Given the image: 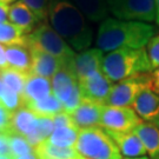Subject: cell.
I'll return each instance as SVG.
<instances>
[{"label": "cell", "instance_id": "obj_1", "mask_svg": "<svg viewBox=\"0 0 159 159\" xmlns=\"http://www.w3.org/2000/svg\"><path fill=\"white\" fill-rule=\"evenodd\" d=\"M48 21L72 50L83 52L91 46L93 31L71 0H50Z\"/></svg>", "mask_w": 159, "mask_h": 159}, {"label": "cell", "instance_id": "obj_2", "mask_svg": "<svg viewBox=\"0 0 159 159\" xmlns=\"http://www.w3.org/2000/svg\"><path fill=\"white\" fill-rule=\"evenodd\" d=\"M156 27L140 21H126L107 18L102 21L97 33V48L111 52L120 48L139 50L154 37Z\"/></svg>", "mask_w": 159, "mask_h": 159}, {"label": "cell", "instance_id": "obj_3", "mask_svg": "<svg viewBox=\"0 0 159 159\" xmlns=\"http://www.w3.org/2000/svg\"><path fill=\"white\" fill-rule=\"evenodd\" d=\"M102 71L111 81H121L137 74L151 73L152 67L145 48H120L104 56Z\"/></svg>", "mask_w": 159, "mask_h": 159}, {"label": "cell", "instance_id": "obj_4", "mask_svg": "<svg viewBox=\"0 0 159 159\" xmlns=\"http://www.w3.org/2000/svg\"><path fill=\"white\" fill-rule=\"evenodd\" d=\"M74 148L86 159H123L117 144L99 126L80 129Z\"/></svg>", "mask_w": 159, "mask_h": 159}, {"label": "cell", "instance_id": "obj_5", "mask_svg": "<svg viewBox=\"0 0 159 159\" xmlns=\"http://www.w3.org/2000/svg\"><path fill=\"white\" fill-rule=\"evenodd\" d=\"M52 94L63 104L64 112L71 114L81 102L78 77L74 70V61L65 64L52 77Z\"/></svg>", "mask_w": 159, "mask_h": 159}, {"label": "cell", "instance_id": "obj_6", "mask_svg": "<svg viewBox=\"0 0 159 159\" xmlns=\"http://www.w3.org/2000/svg\"><path fill=\"white\" fill-rule=\"evenodd\" d=\"M27 48L38 50L63 59L67 63L74 61L75 53L71 46L52 29L50 24H41L32 33L27 34Z\"/></svg>", "mask_w": 159, "mask_h": 159}, {"label": "cell", "instance_id": "obj_7", "mask_svg": "<svg viewBox=\"0 0 159 159\" xmlns=\"http://www.w3.org/2000/svg\"><path fill=\"white\" fill-rule=\"evenodd\" d=\"M146 87H153L151 73L137 74L134 77L118 81V84L112 86L104 105L118 107L132 106V102H134L138 93Z\"/></svg>", "mask_w": 159, "mask_h": 159}, {"label": "cell", "instance_id": "obj_8", "mask_svg": "<svg viewBox=\"0 0 159 159\" xmlns=\"http://www.w3.org/2000/svg\"><path fill=\"white\" fill-rule=\"evenodd\" d=\"M110 13L126 21L152 23L156 20V0H107Z\"/></svg>", "mask_w": 159, "mask_h": 159}, {"label": "cell", "instance_id": "obj_9", "mask_svg": "<svg viewBox=\"0 0 159 159\" xmlns=\"http://www.w3.org/2000/svg\"><path fill=\"white\" fill-rule=\"evenodd\" d=\"M142 123L134 110L130 106L118 107L104 105L99 126L106 131L131 132Z\"/></svg>", "mask_w": 159, "mask_h": 159}, {"label": "cell", "instance_id": "obj_10", "mask_svg": "<svg viewBox=\"0 0 159 159\" xmlns=\"http://www.w3.org/2000/svg\"><path fill=\"white\" fill-rule=\"evenodd\" d=\"M81 99L91 100L99 104H105L106 98L112 89V81L108 79L102 71L93 73L84 79L78 80Z\"/></svg>", "mask_w": 159, "mask_h": 159}, {"label": "cell", "instance_id": "obj_11", "mask_svg": "<svg viewBox=\"0 0 159 159\" xmlns=\"http://www.w3.org/2000/svg\"><path fill=\"white\" fill-rule=\"evenodd\" d=\"M132 108L140 119L154 123L159 117V93L153 87H146L138 93Z\"/></svg>", "mask_w": 159, "mask_h": 159}, {"label": "cell", "instance_id": "obj_12", "mask_svg": "<svg viewBox=\"0 0 159 159\" xmlns=\"http://www.w3.org/2000/svg\"><path fill=\"white\" fill-rule=\"evenodd\" d=\"M31 53V70L30 74L39 75L50 79L63 67L67 61L52 54L38 50H29ZM72 63V61H71Z\"/></svg>", "mask_w": 159, "mask_h": 159}, {"label": "cell", "instance_id": "obj_13", "mask_svg": "<svg viewBox=\"0 0 159 159\" xmlns=\"http://www.w3.org/2000/svg\"><path fill=\"white\" fill-rule=\"evenodd\" d=\"M104 54L99 48L86 50L75 54L74 57V70L78 80L84 79L93 73L102 71Z\"/></svg>", "mask_w": 159, "mask_h": 159}, {"label": "cell", "instance_id": "obj_14", "mask_svg": "<svg viewBox=\"0 0 159 159\" xmlns=\"http://www.w3.org/2000/svg\"><path fill=\"white\" fill-rule=\"evenodd\" d=\"M104 105L91 100L81 99V102L78 107L71 113L74 124L79 129H86L92 126H98L100 124L102 113Z\"/></svg>", "mask_w": 159, "mask_h": 159}, {"label": "cell", "instance_id": "obj_15", "mask_svg": "<svg viewBox=\"0 0 159 159\" xmlns=\"http://www.w3.org/2000/svg\"><path fill=\"white\" fill-rule=\"evenodd\" d=\"M106 132L117 144L121 156H125L126 158H136V157L146 156V150L133 131L131 132L106 131Z\"/></svg>", "mask_w": 159, "mask_h": 159}, {"label": "cell", "instance_id": "obj_16", "mask_svg": "<svg viewBox=\"0 0 159 159\" xmlns=\"http://www.w3.org/2000/svg\"><path fill=\"white\" fill-rule=\"evenodd\" d=\"M8 20L10 23L14 24L20 30H23L25 34L32 33L34 30L38 29L39 25H41L38 18L23 1H16L10 6Z\"/></svg>", "mask_w": 159, "mask_h": 159}, {"label": "cell", "instance_id": "obj_17", "mask_svg": "<svg viewBox=\"0 0 159 159\" xmlns=\"http://www.w3.org/2000/svg\"><path fill=\"white\" fill-rule=\"evenodd\" d=\"M146 150L150 159H159V129L153 123L143 121L133 130Z\"/></svg>", "mask_w": 159, "mask_h": 159}, {"label": "cell", "instance_id": "obj_18", "mask_svg": "<svg viewBox=\"0 0 159 159\" xmlns=\"http://www.w3.org/2000/svg\"><path fill=\"white\" fill-rule=\"evenodd\" d=\"M38 119H39V116H37L30 108H19L16 112H12L11 127H10L8 134H19L27 138L34 130Z\"/></svg>", "mask_w": 159, "mask_h": 159}, {"label": "cell", "instance_id": "obj_19", "mask_svg": "<svg viewBox=\"0 0 159 159\" xmlns=\"http://www.w3.org/2000/svg\"><path fill=\"white\" fill-rule=\"evenodd\" d=\"M50 94H52V85L50 79L30 74L23 93L25 105L29 102H39Z\"/></svg>", "mask_w": 159, "mask_h": 159}, {"label": "cell", "instance_id": "obj_20", "mask_svg": "<svg viewBox=\"0 0 159 159\" xmlns=\"http://www.w3.org/2000/svg\"><path fill=\"white\" fill-rule=\"evenodd\" d=\"M84 17L92 23H100L108 18L107 0H71Z\"/></svg>", "mask_w": 159, "mask_h": 159}, {"label": "cell", "instance_id": "obj_21", "mask_svg": "<svg viewBox=\"0 0 159 159\" xmlns=\"http://www.w3.org/2000/svg\"><path fill=\"white\" fill-rule=\"evenodd\" d=\"M34 156L37 159H70L80 154L73 148H58L45 140L34 146Z\"/></svg>", "mask_w": 159, "mask_h": 159}, {"label": "cell", "instance_id": "obj_22", "mask_svg": "<svg viewBox=\"0 0 159 159\" xmlns=\"http://www.w3.org/2000/svg\"><path fill=\"white\" fill-rule=\"evenodd\" d=\"M6 59L8 67L16 68L30 74L31 70V53L24 46H6Z\"/></svg>", "mask_w": 159, "mask_h": 159}, {"label": "cell", "instance_id": "obj_23", "mask_svg": "<svg viewBox=\"0 0 159 159\" xmlns=\"http://www.w3.org/2000/svg\"><path fill=\"white\" fill-rule=\"evenodd\" d=\"M25 107L30 108L39 117H47V118H53L54 116L64 111L63 104L53 94H50L39 102H29L25 105Z\"/></svg>", "mask_w": 159, "mask_h": 159}, {"label": "cell", "instance_id": "obj_24", "mask_svg": "<svg viewBox=\"0 0 159 159\" xmlns=\"http://www.w3.org/2000/svg\"><path fill=\"white\" fill-rule=\"evenodd\" d=\"M0 44L6 46L27 47V34L14 24L6 21L0 24Z\"/></svg>", "mask_w": 159, "mask_h": 159}, {"label": "cell", "instance_id": "obj_25", "mask_svg": "<svg viewBox=\"0 0 159 159\" xmlns=\"http://www.w3.org/2000/svg\"><path fill=\"white\" fill-rule=\"evenodd\" d=\"M80 129L78 126H64L54 129L47 142L58 148H73L78 140Z\"/></svg>", "mask_w": 159, "mask_h": 159}, {"label": "cell", "instance_id": "obj_26", "mask_svg": "<svg viewBox=\"0 0 159 159\" xmlns=\"http://www.w3.org/2000/svg\"><path fill=\"white\" fill-rule=\"evenodd\" d=\"M29 73L18 71L16 68L6 67L1 70L0 79L7 89H10L12 91L17 92V93L23 96L26 81L29 79Z\"/></svg>", "mask_w": 159, "mask_h": 159}, {"label": "cell", "instance_id": "obj_27", "mask_svg": "<svg viewBox=\"0 0 159 159\" xmlns=\"http://www.w3.org/2000/svg\"><path fill=\"white\" fill-rule=\"evenodd\" d=\"M54 130V124L52 118L47 117H39L38 123L32 131V133L30 134L26 139L32 146H37L40 143L45 142L48 139V137L52 134V132Z\"/></svg>", "mask_w": 159, "mask_h": 159}, {"label": "cell", "instance_id": "obj_28", "mask_svg": "<svg viewBox=\"0 0 159 159\" xmlns=\"http://www.w3.org/2000/svg\"><path fill=\"white\" fill-rule=\"evenodd\" d=\"M8 138V148H10V153L17 158L21 156L34 153L33 146L27 142V139L19 134H7Z\"/></svg>", "mask_w": 159, "mask_h": 159}, {"label": "cell", "instance_id": "obj_29", "mask_svg": "<svg viewBox=\"0 0 159 159\" xmlns=\"http://www.w3.org/2000/svg\"><path fill=\"white\" fill-rule=\"evenodd\" d=\"M0 104L10 112H16L17 110L25 107V102L21 94L12 91L5 86V91L2 93V97L0 99Z\"/></svg>", "mask_w": 159, "mask_h": 159}, {"label": "cell", "instance_id": "obj_30", "mask_svg": "<svg viewBox=\"0 0 159 159\" xmlns=\"http://www.w3.org/2000/svg\"><path fill=\"white\" fill-rule=\"evenodd\" d=\"M29 7L38 18L40 24H45L48 20V4L50 0H20Z\"/></svg>", "mask_w": 159, "mask_h": 159}, {"label": "cell", "instance_id": "obj_31", "mask_svg": "<svg viewBox=\"0 0 159 159\" xmlns=\"http://www.w3.org/2000/svg\"><path fill=\"white\" fill-rule=\"evenodd\" d=\"M148 57L151 64L152 71L159 67V34L152 37L146 45Z\"/></svg>", "mask_w": 159, "mask_h": 159}, {"label": "cell", "instance_id": "obj_32", "mask_svg": "<svg viewBox=\"0 0 159 159\" xmlns=\"http://www.w3.org/2000/svg\"><path fill=\"white\" fill-rule=\"evenodd\" d=\"M11 117H12V112L7 111L0 104V133H4V134H8L10 133Z\"/></svg>", "mask_w": 159, "mask_h": 159}, {"label": "cell", "instance_id": "obj_33", "mask_svg": "<svg viewBox=\"0 0 159 159\" xmlns=\"http://www.w3.org/2000/svg\"><path fill=\"white\" fill-rule=\"evenodd\" d=\"M53 124H54V129L58 127H64V126H77L74 124L73 118L71 114L66 113V112H60L57 116H54L53 118Z\"/></svg>", "mask_w": 159, "mask_h": 159}, {"label": "cell", "instance_id": "obj_34", "mask_svg": "<svg viewBox=\"0 0 159 159\" xmlns=\"http://www.w3.org/2000/svg\"><path fill=\"white\" fill-rule=\"evenodd\" d=\"M1 154H11L8 148V138L7 134L0 133V156Z\"/></svg>", "mask_w": 159, "mask_h": 159}, {"label": "cell", "instance_id": "obj_35", "mask_svg": "<svg viewBox=\"0 0 159 159\" xmlns=\"http://www.w3.org/2000/svg\"><path fill=\"white\" fill-rule=\"evenodd\" d=\"M8 11H10V6L0 2V24L7 21V19H8Z\"/></svg>", "mask_w": 159, "mask_h": 159}, {"label": "cell", "instance_id": "obj_36", "mask_svg": "<svg viewBox=\"0 0 159 159\" xmlns=\"http://www.w3.org/2000/svg\"><path fill=\"white\" fill-rule=\"evenodd\" d=\"M8 67L7 64V59H6V47L0 44V68H6Z\"/></svg>", "mask_w": 159, "mask_h": 159}, {"label": "cell", "instance_id": "obj_37", "mask_svg": "<svg viewBox=\"0 0 159 159\" xmlns=\"http://www.w3.org/2000/svg\"><path fill=\"white\" fill-rule=\"evenodd\" d=\"M151 77H152V85H153V90L159 93V67L151 72Z\"/></svg>", "mask_w": 159, "mask_h": 159}, {"label": "cell", "instance_id": "obj_38", "mask_svg": "<svg viewBox=\"0 0 159 159\" xmlns=\"http://www.w3.org/2000/svg\"><path fill=\"white\" fill-rule=\"evenodd\" d=\"M156 23L159 26V0H156Z\"/></svg>", "mask_w": 159, "mask_h": 159}, {"label": "cell", "instance_id": "obj_39", "mask_svg": "<svg viewBox=\"0 0 159 159\" xmlns=\"http://www.w3.org/2000/svg\"><path fill=\"white\" fill-rule=\"evenodd\" d=\"M16 159H37V157L34 156V153L26 154V156H21V157H17Z\"/></svg>", "mask_w": 159, "mask_h": 159}, {"label": "cell", "instance_id": "obj_40", "mask_svg": "<svg viewBox=\"0 0 159 159\" xmlns=\"http://www.w3.org/2000/svg\"><path fill=\"white\" fill-rule=\"evenodd\" d=\"M4 91H5V85H4V83H2L1 79H0V99H1V97H2Z\"/></svg>", "mask_w": 159, "mask_h": 159}, {"label": "cell", "instance_id": "obj_41", "mask_svg": "<svg viewBox=\"0 0 159 159\" xmlns=\"http://www.w3.org/2000/svg\"><path fill=\"white\" fill-rule=\"evenodd\" d=\"M0 159H16L12 154H1Z\"/></svg>", "mask_w": 159, "mask_h": 159}, {"label": "cell", "instance_id": "obj_42", "mask_svg": "<svg viewBox=\"0 0 159 159\" xmlns=\"http://www.w3.org/2000/svg\"><path fill=\"white\" fill-rule=\"evenodd\" d=\"M0 2H1V4H6V5H8V4H14V2H16V0H0Z\"/></svg>", "mask_w": 159, "mask_h": 159}, {"label": "cell", "instance_id": "obj_43", "mask_svg": "<svg viewBox=\"0 0 159 159\" xmlns=\"http://www.w3.org/2000/svg\"><path fill=\"white\" fill-rule=\"evenodd\" d=\"M124 159H150L148 157H146V156H144V157H136V158H124Z\"/></svg>", "mask_w": 159, "mask_h": 159}, {"label": "cell", "instance_id": "obj_44", "mask_svg": "<svg viewBox=\"0 0 159 159\" xmlns=\"http://www.w3.org/2000/svg\"><path fill=\"white\" fill-rule=\"evenodd\" d=\"M153 124H156V125H157V127H158V129H159V117H158V118H157V120L154 121Z\"/></svg>", "mask_w": 159, "mask_h": 159}, {"label": "cell", "instance_id": "obj_45", "mask_svg": "<svg viewBox=\"0 0 159 159\" xmlns=\"http://www.w3.org/2000/svg\"><path fill=\"white\" fill-rule=\"evenodd\" d=\"M70 159H86V158H84V157L79 156V157H75V158H70Z\"/></svg>", "mask_w": 159, "mask_h": 159}, {"label": "cell", "instance_id": "obj_46", "mask_svg": "<svg viewBox=\"0 0 159 159\" xmlns=\"http://www.w3.org/2000/svg\"><path fill=\"white\" fill-rule=\"evenodd\" d=\"M0 73H1V68H0Z\"/></svg>", "mask_w": 159, "mask_h": 159}]
</instances>
